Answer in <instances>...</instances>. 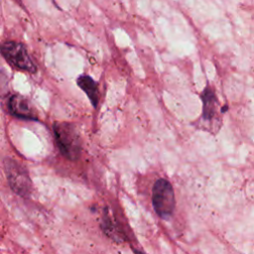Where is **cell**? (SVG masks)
Masks as SVG:
<instances>
[{
  "mask_svg": "<svg viewBox=\"0 0 254 254\" xmlns=\"http://www.w3.org/2000/svg\"><path fill=\"white\" fill-rule=\"evenodd\" d=\"M14 1H16V2H17V3H19V4H20V5H21V0H14Z\"/></svg>",
  "mask_w": 254,
  "mask_h": 254,
  "instance_id": "cell-10",
  "label": "cell"
},
{
  "mask_svg": "<svg viewBox=\"0 0 254 254\" xmlns=\"http://www.w3.org/2000/svg\"><path fill=\"white\" fill-rule=\"evenodd\" d=\"M133 251H134V253H135V254H144L143 252H141V251H139V250H137V249H134Z\"/></svg>",
  "mask_w": 254,
  "mask_h": 254,
  "instance_id": "cell-9",
  "label": "cell"
},
{
  "mask_svg": "<svg viewBox=\"0 0 254 254\" xmlns=\"http://www.w3.org/2000/svg\"><path fill=\"white\" fill-rule=\"evenodd\" d=\"M202 120L209 126L210 130L217 131L221 126L220 106L214 90L206 86L201 93Z\"/></svg>",
  "mask_w": 254,
  "mask_h": 254,
  "instance_id": "cell-5",
  "label": "cell"
},
{
  "mask_svg": "<svg viewBox=\"0 0 254 254\" xmlns=\"http://www.w3.org/2000/svg\"><path fill=\"white\" fill-rule=\"evenodd\" d=\"M4 168L9 186L13 191L22 197H29L32 192V182L25 167L11 158H6Z\"/></svg>",
  "mask_w": 254,
  "mask_h": 254,
  "instance_id": "cell-4",
  "label": "cell"
},
{
  "mask_svg": "<svg viewBox=\"0 0 254 254\" xmlns=\"http://www.w3.org/2000/svg\"><path fill=\"white\" fill-rule=\"evenodd\" d=\"M53 132L62 155L70 161H76L81 154V140L75 125L69 122H55Z\"/></svg>",
  "mask_w": 254,
  "mask_h": 254,
  "instance_id": "cell-1",
  "label": "cell"
},
{
  "mask_svg": "<svg viewBox=\"0 0 254 254\" xmlns=\"http://www.w3.org/2000/svg\"><path fill=\"white\" fill-rule=\"evenodd\" d=\"M1 55L15 69L34 73L37 65L24 44L16 41H7L1 45Z\"/></svg>",
  "mask_w": 254,
  "mask_h": 254,
  "instance_id": "cell-2",
  "label": "cell"
},
{
  "mask_svg": "<svg viewBox=\"0 0 254 254\" xmlns=\"http://www.w3.org/2000/svg\"><path fill=\"white\" fill-rule=\"evenodd\" d=\"M102 229L104 233L109 236L111 239H113L116 242H122L124 240V234L122 231L118 228L115 221L113 220L112 216L109 214L108 210L105 209V212L102 216Z\"/></svg>",
  "mask_w": 254,
  "mask_h": 254,
  "instance_id": "cell-8",
  "label": "cell"
},
{
  "mask_svg": "<svg viewBox=\"0 0 254 254\" xmlns=\"http://www.w3.org/2000/svg\"><path fill=\"white\" fill-rule=\"evenodd\" d=\"M77 85L84 91L90 100L92 106L95 108L98 105L99 100V89L97 82L87 74H81L77 77Z\"/></svg>",
  "mask_w": 254,
  "mask_h": 254,
  "instance_id": "cell-7",
  "label": "cell"
},
{
  "mask_svg": "<svg viewBox=\"0 0 254 254\" xmlns=\"http://www.w3.org/2000/svg\"><path fill=\"white\" fill-rule=\"evenodd\" d=\"M152 203L156 213L163 219L172 216L176 199L173 187L166 179H159L153 186L152 190Z\"/></svg>",
  "mask_w": 254,
  "mask_h": 254,
  "instance_id": "cell-3",
  "label": "cell"
},
{
  "mask_svg": "<svg viewBox=\"0 0 254 254\" xmlns=\"http://www.w3.org/2000/svg\"><path fill=\"white\" fill-rule=\"evenodd\" d=\"M10 114L25 120H38V112L32 102L20 93L12 94L7 102Z\"/></svg>",
  "mask_w": 254,
  "mask_h": 254,
  "instance_id": "cell-6",
  "label": "cell"
}]
</instances>
